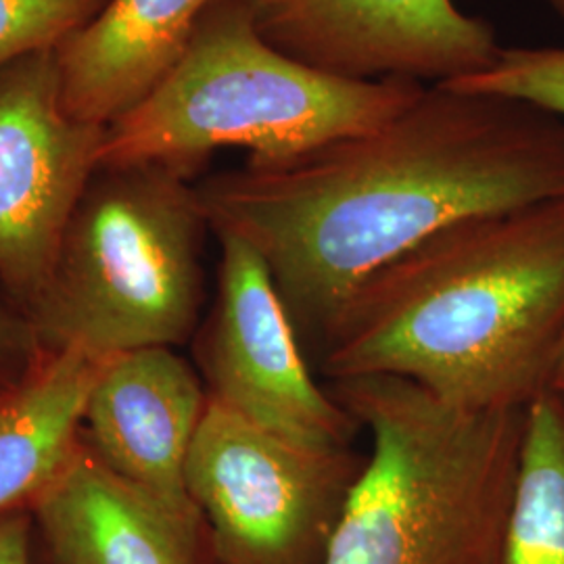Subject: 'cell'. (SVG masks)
<instances>
[{"instance_id": "obj_1", "label": "cell", "mask_w": 564, "mask_h": 564, "mask_svg": "<svg viewBox=\"0 0 564 564\" xmlns=\"http://www.w3.org/2000/svg\"><path fill=\"white\" fill-rule=\"evenodd\" d=\"M216 235L265 263L312 354L343 302L456 224L564 197V118L445 84L362 134L197 184Z\"/></svg>"}, {"instance_id": "obj_2", "label": "cell", "mask_w": 564, "mask_h": 564, "mask_svg": "<svg viewBox=\"0 0 564 564\" xmlns=\"http://www.w3.org/2000/svg\"><path fill=\"white\" fill-rule=\"evenodd\" d=\"M564 343V197L449 226L375 272L314 349L328 383L391 377L523 410Z\"/></svg>"}, {"instance_id": "obj_3", "label": "cell", "mask_w": 564, "mask_h": 564, "mask_svg": "<svg viewBox=\"0 0 564 564\" xmlns=\"http://www.w3.org/2000/svg\"><path fill=\"white\" fill-rule=\"evenodd\" d=\"M328 387L370 452L323 564H494L524 408L464 410L391 377Z\"/></svg>"}, {"instance_id": "obj_4", "label": "cell", "mask_w": 564, "mask_h": 564, "mask_svg": "<svg viewBox=\"0 0 564 564\" xmlns=\"http://www.w3.org/2000/svg\"><path fill=\"white\" fill-rule=\"evenodd\" d=\"M423 90L312 69L265 41L242 0H218L165 80L107 126L101 167L160 165L191 181L220 149L286 160L381 126Z\"/></svg>"}, {"instance_id": "obj_5", "label": "cell", "mask_w": 564, "mask_h": 564, "mask_svg": "<svg viewBox=\"0 0 564 564\" xmlns=\"http://www.w3.org/2000/svg\"><path fill=\"white\" fill-rule=\"evenodd\" d=\"M207 230L188 178L160 165L99 167L28 310L39 349L111 358L186 341L202 312Z\"/></svg>"}, {"instance_id": "obj_6", "label": "cell", "mask_w": 564, "mask_h": 564, "mask_svg": "<svg viewBox=\"0 0 564 564\" xmlns=\"http://www.w3.org/2000/svg\"><path fill=\"white\" fill-rule=\"evenodd\" d=\"M366 454L286 442L207 402L186 489L216 564H323Z\"/></svg>"}, {"instance_id": "obj_7", "label": "cell", "mask_w": 564, "mask_h": 564, "mask_svg": "<svg viewBox=\"0 0 564 564\" xmlns=\"http://www.w3.org/2000/svg\"><path fill=\"white\" fill-rule=\"evenodd\" d=\"M218 239V291L199 339L209 398L286 442L351 447L362 429L314 377L262 258L232 235Z\"/></svg>"}, {"instance_id": "obj_8", "label": "cell", "mask_w": 564, "mask_h": 564, "mask_svg": "<svg viewBox=\"0 0 564 564\" xmlns=\"http://www.w3.org/2000/svg\"><path fill=\"white\" fill-rule=\"evenodd\" d=\"M55 48L0 72V281L25 310L48 282L107 139V126L65 111Z\"/></svg>"}, {"instance_id": "obj_9", "label": "cell", "mask_w": 564, "mask_h": 564, "mask_svg": "<svg viewBox=\"0 0 564 564\" xmlns=\"http://www.w3.org/2000/svg\"><path fill=\"white\" fill-rule=\"evenodd\" d=\"M284 55L345 80L449 84L487 69L502 46L456 0H242Z\"/></svg>"}, {"instance_id": "obj_10", "label": "cell", "mask_w": 564, "mask_h": 564, "mask_svg": "<svg viewBox=\"0 0 564 564\" xmlns=\"http://www.w3.org/2000/svg\"><path fill=\"white\" fill-rule=\"evenodd\" d=\"M209 402L174 347L111 356L93 387L86 445L111 473L170 510L202 519L186 489V460Z\"/></svg>"}, {"instance_id": "obj_11", "label": "cell", "mask_w": 564, "mask_h": 564, "mask_svg": "<svg viewBox=\"0 0 564 564\" xmlns=\"http://www.w3.org/2000/svg\"><path fill=\"white\" fill-rule=\"evenodd\" d=\"M28 510L48 564H216L202 519L126 484L82 442Z\"/></svg>"}, {"instance_id": "obj_12", "label": "cell", "mask_w": 564, "mask_h": 564, "mask_svg": "<svg viewBox=\"0 0 564 564\" xmlns=\"http://www.w3.org/2000/svg\"><path fill=\"white\" fill-rule=\"evenodd\" d=\"M218 0H107L61 42L63 107L74 120L111 126L176 67Z\"/></svg>"}, {"instance_id": "obj_13", "label": "cell", "mask_w": 564, "mask_h": 564, "mask_svg": "<svg viewBox=\"0 0 564 564\" xmlns=\"http://www.w3.org/2000/svg\"><path fill=\"white\" fill-rule=\"evenodd\" d=\"M0 398V517L28 510L80 444L88 395L109 358L41 351Z\"/></svg>"}, {"instance_id": "obj_14", "label": "cell", "mask_w": 564, "mask_h": 564, "mask_svg": "<svg viewBox=\"0 0 564 564\" xmlns=\"http://www.w3.org/2000/svg\"><path fill=\"white\" fill-rule=\"evenodd\" d=\"M494 564H564V400L524 408L523 445Z\"/></svg>"}, {"instance_id": "obj_15", "label": "cell", "mask_w": 564, "mask_h": 564, "mask_svg": "<svg viewBox=\"0 0 564 564\" xmlns=\"http://www.w3.org/2000/svg\"><path fill=\"white\" fill-rule=\"evenodd\" d=\"M445 86L529 102L564 118V44L502 46L487 69Z\"/></svg>"}, {"instance_id": "obj_16", "label": "cell", "mask_w": 564, "mask_h": 564, "mask_svg": "<svg viewBox=\"0 0 564 564\" xmlns=\"http://www.w3.org/2000/svg\"><path fill=\"white\" fill-rule=\"evenodd\" d=\"M107 0H0V72L30 53L55 48Z\"/></svg>"}, {"instance_id": "obj_17", "label": "cell", "mask_w": 564, "mask_h": 564, "mask_svg": "<svg viewBox=\"0 0 564 564\" xmlns=\"http://www.w3.org/2000/svg\"><path fill=\"white\" fill-rule=\"evenodd\" d=\"M34 523L30 510L0 517V564H30Z\"/></svg>"}, {"instance_id": "obj_18", "label": "cell", "mask_w": 564, "mask_h": 564, "mask_svg": "<svg viewBox=\"0 0 564 564\" xmlns=\"http://www.w3.org/2000/svg\"><path fill=\"white\" fill-rule=\"evenodd\" d=\"M25 345H32L39 349L30 323H20L4 307H0V354L15 351Z\"/></svg>"}, {"instance_id": "obj_19", "label": "cell", "mask_w": 564, "mask_h": 564, "mask_svg": "<svg viewBox=\"0 0 564 564\" xmlns=\"http://www.w3.org/2000/svg\"><path fill=\"white\" fill-rule=\"evenodd\" d=\"M544 391H550V393H554V395H558L561 400H564V343L561 351L556 354V360H554L552 368H550Z\"/></svg>"}, {"instance_id": "obj_20", "label": "cell", "mask_w": 564, "mask_h": 564, "mask_svg": "<svg viewBox=\"0 0 564 564\" xmlns=\"http://www.w3.org/2000/svg\"><path fill=\"white\" fill-rule=\"evenodd\" d=\"M547 4L554 9V13L564 21V0H547Z\"/></svg>"}]
</instances>
